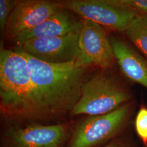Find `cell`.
<instances>
[{"label":"cell","mask_w":147,"mask_h":147,"mask_svg":"<svg viewBox=\"0 0 147 147\" xmlns=\"http://www.w3.org/2000/svg\"><path fill=\"white\" fill-rule=\"evenodd\" d=\"M22 53L28 63L40 119L57 117L73 110L86 81V68L76 61L53 64Z\"/></svg>","instance_id":"6da1fadb"},{"label":"cell","mask_w":147,"mask_h":147,"mask_svg":"<svg viewBox=\"0 0 147 147\" xmlns=\"http://www.w3.org/2000/svg\"><path fill=\"white\" fill-rule=\"evenodd\" d=\"M0 105L3 114L20 119H40L26 58L16 50H0Z\"/></svg>","instance_id":"7a4b0ae2"},{"label":"cell","mask_w":147,"mask_h":147,"mask_svg":"<svg viewBox=\"0 0 147 147\" xmlns=\"http://www.w3.org/2000/svg\"><path fill=\"white\" fill-rule=\"evenodd\" d=\"M130 99L129 91L115 79L100 74L85 81L80 98L71 112L74 115H105L127 104Z\"/></svg>","instance_id":"3957f363"},{"label":"cell","mask_w":147,"mask_h":147,"mask_svg":"<svg viewBox=\"0 0 147 147\" xmlns=\"http://www.w3.org/2000/svg\"><path fill=\"white\" fill-rule=\"evenodd\" d=\"M131 107L127 103L110 113L88 116L75 126L69 147H94L115 136L124 127Z\"/></svg>","instance_id":"277c9868"},{"label":"cell","mask_w":147,"mask_h":147,"mask_svg":"<svg viewBox=\"0 0 147 147\" xmlns=\"http://www.w3.org/2000/svg\"><path fill=\"white\" fill-rule=\"evenodd\" d=\"M60 4L63 9L73 11L84 20L116 31H125L137 16L111 5L107 0H71Z\"/></svg>","instance_id":"5b68a950"},{"label":"cell","mask_w":147,"mask_h":147,"mask_svg":"<svg viewBox=\"0 0 147 147\" xmlns=\"http://www.w3.org/2000/svg\"><path fill=\"white\" fill-rule=\"evenodd\" d=\"M79 32L28 40L18 45L16 50L47 63H70L79 57Z\"/></svg>","instance_id":"8992f818"},{"label":"cell","mask_w":147,"mask_h":147,"mask_svg":"<svg viewBox=\"0 0 147 147\" xmlns=\"http://www.w3.org/2000/svg\"><path fill=\"white\" fill-rule=\"evenodd\" d=\"M82 22L79 32V56L76 62L84 68L90 65L102 69L110 67L115 59L110 40L99 25L87 20Z\"/></svg>","instance_id":"52a82bcc"},{"label":"cell","mask_w":147,"mask_h":147,"mask_svg":"<svg viewBox=\"0 0 147 147\" xmlns=\"http://www.w3.org/2000/svg\"><path fill=\"white\" fill-rule=\"evenodd\" d=\"M67 135L62 124L13 126L5 134L3 147H61Z\"/></svg>","instance_id":"ba28073f"},{"label":"cell","mask_w":147,"mask_h":147,"mask_svg":"<svg viewBox=\"0 0 147 147\" xmlns=\"http://www.w3.org/2000/svg\"><path fill=\"white\" fill-rule=\"evenodd\" d=\"M61 9L60 3L52 1H18L8 19L5 33L14 39L21 32L38 25Z\"/></svg>","instance_id":"9c48e42d"},{"label":"cell","mask_w":147,"mask_h":147,"mask_svg":"<svg viewBox=\"0 0 147 147\" xmlns=\"http://www.w3.org/2000/svg\"><path fill=\"white\" fill-rule=\"evenodd\" d=\"M82 21L77 20L63 8L29 30L21 32L14 39L17 46L27 40L59 37L80 31Z\"/></svg>","instance_id":"30bf717a"},{"label":"cell","mask_w":147,"mask_h":147,"mask_svg":"<svg viewBox=\"0 0 147 147\" xmlns=\"http://www.w3.org/2000/svg\"><path fill=\"white\" fill-rule=\"evenodd\" d=\"M115 58L128 79L147 89V61L121 39L111 38Z\"/></svg>","instance_id":"8fae6325"},{"label":"cell","mask_w":147,"mask_h":147,"mask_svg":"<svg viewBox=\"0 0 147 147\" xmlns=\"http://www.w3.org/2000/svg\"><path fill=\"white\" fill-rule=\"evenodd\" d=\"M125 32L132 42L147 56V14L136 16Z\"/></svg>","instance_id":"7c38bea8"},{"label":"cell","mask_w":147,"mask_h":147,"mask_svg":"<svg viewBox=\"0 0 147 147\" xmlns=\"http://www.w3.org/2000/svg\"><path fill=\"white\" fill-rule=\"evenodd\" d=\"M113 5L137 15L147 14V0H107Z\"/></svg>","instance_id":"4fadbf2b"},{"label":"cell","mask_w":147,"mask_h":147,"mask_svg":"<svg viewBox=\"0 0 147 147\" xmlns=\"http://www.w3.org/2000/svg\"><path fill=\"white\" fill-rule=\"evenodd\" d=\"M137 134L142 142L147 146V109L142 107L137 114L135 122Z\"/></svg>","instance_id":"5bb4252c"},{"label":"cell","mask_w":147,"mask_h":147,"mask_svg":"<svg viewBox=\"0 0 147 147\" xmlns=\"http://www.w3.org/2000/svg\"><path fill=\"white\" fill-rule=\"evenodd\" d=\"M18 1L0 0V30L1 33L5 32L8 19Z\"/></svg>","instance_id":"9a60e30c"},{"label":"cell","mask_w":147,"mask_h":147,"mask_svg":"<svg viewBox=\"0 0 147 147\" xmlns=\"http://www.w3.org/2000/svg\"><path fill=\"white\" fill-rule=\"evenodd\" d=\"M104 147H130L125 142L120 140H115L111 142Z\"/></svg>","instance_id":"2e32d148"}]
</instances>
